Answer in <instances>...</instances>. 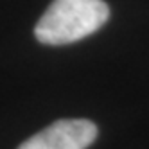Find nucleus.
<instances>
[{"label":"nucleus","mask_w":149,"mask_h":149,"mask_svg":"<svg viewBox=\"0 0 149 149\" xmlns=\"http://www.w3.org/2000/svg\"><path fill=\"white\" fill-rule=\"evenodd\" d=\"M108 16L102 0H54L38 20L34 34L45 45L74 43L101 29Z\"/></svg>","instance_id":"obj_1"},{"label":"nucleus","mask_w":149,"mask_h":149,"mask_svg":"<svg viewBox=\"0 0 149 149\" xmlns=\"http://www.w3.org/2000/svg\"><path fill=\"white\" fill-rule=\"evenodd\" d=\"M97 136V126L84 119H65L47 126L18 149H86Z\"/></svg>","instance_id":"obj_2"}]
</instances>
